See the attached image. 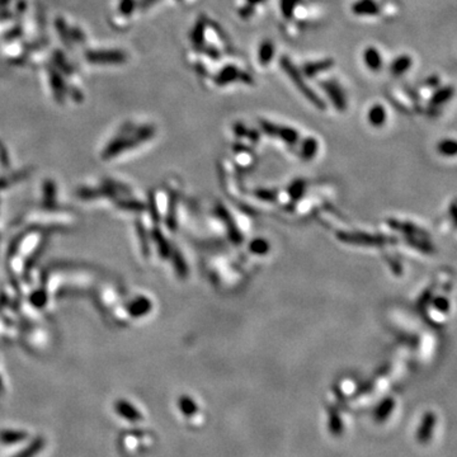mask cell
<instances>
[{
	"mask_svg": "<svg viewBox=\"0 0 457 457\" xmlns=\"http://www.w3.org/2000/svg\"><path fill=\"white\" fill-rule=\"evenodd\" d=\"M275 44L272 41L265 39L262 42V44L259 46V51H258V59L262 65H268L272 61L273 56H275Z\"/></svg>",
	"mask_w": 457,
	"mask_h": 457,
	"instance_id": "5bb4252c",
	"label": "cell"
},
{
	"mask_svg": "<svg viewBox=\"0 0 457 457\" xmlns=\"http://www.w3.org/2000/svg\"><path fill=\"white\" fill-rule=\"evenodd\" d=\"M363 61L367 68L379 71L382 66V57L376 47H367L363 52Z\"/></svg>",
	"mask_w": 457,
	"mask_h": 457,
	"instance_id": "9c48e42d",
	"label": "cell"
},
{
	"mask_svg": "<svg viewBox=\"0 0 457 457\" xmlns=\"http://www.w3.org/2000/svg\"><path fill=\"white\" fill-rule=\"evenodd\" d=\"M280 65L281 68L283 69V71L287 74V76L291 79L294 85L299 89L300 93H301L312 106H315L317 109H320V111H325V109H327V103L323 101L322 97L317 96V94L307 85L304 76H302V73L294 65V64H292V61L290 60V57L287 56L281 57Z\"/></svg>",
	"mask_w": 457,
	"mask_h": 457,
	"instance_id": "6da1fadb",
	"label": "cell"
},
{
	"mask_svg": "<svg viewBox=\"0 0 457 457\" xmlns=\"http://www.w3.org/2000/svg\"><path fill=\"white\" fill-rule=\"evenodd\" d=\"M300 3H301V0H281L280 7L282 16L285 18H291L295 13V9Z\"/></svg>",
	"mask_w": 457,
	"mask_h": 457,
	"instance_id": "ac0fdd59",
	"label": "cell"
},
{
	"mask_svg": "<svg viewBox=\"0 0 457 457\" xmlns=\"http://www.w3.org/2000/svg\"><path fill=\"white\" fill-rule=\"evenodd\" d=\"M238 79H240L243 83L248 84L253 83V79L249 74L243 73V71H240L239 69L234 65H226L225 68L221 69L217 73V75L215 76V83L217 84L218 86H223L233 83V81L238 80Z\"/></svg>",
	"mask_w": 457,
	"mask_h": 457,
	"instance_id": "277c9868",
	"label": "cell"
},
{
	"mask_svg": "<svg viewBox=\"0 0 457 457\" xmlns=\"http://www.w3.org/2000/svg\"><path fill=\"white\" fill-rule=\"evenodd\" d=\"M412 64H413V60H412V57L409 55H401V56L396 57L392 61L390 70H391L392 75L400 76L405 74L412 68Z\"/></svg>",
	"mask_w": 457,
	"mask_h": 457,
	"instance_id": "30bf717a",
	"label": "cell"
},
{
	"mask_svg": "<svg viewBox=\"0 0 457 457\" xmlns=\"http://www.w3.org/2000/svg\"><path fill=\"white\" fill-rule=\"evenodd\" d=\"M50 80H51V86L54 89L55 98L57 101H64V96H65V84H64L63 78L56 70L50 71ZM61 103V102H60Z\"/></svg>",
	"mask_w": 457,
	"mask_h": 457,
	"instance_id": "4fadbf2b",
	"label": "cell"
},
{
	"mask_svg": "<svg viewBox=\"0 0 457 457\" xmlns=\"http://www.w3.org/2000/svg\"><path fill=\"white\" fill-rule=\"evenodd\" d=\"M260 127H262L263 132L267 133L268 136L280 138L281 140L290 144V145H295L297 143V140H299V132L295 128L286 127V126H278L275 125V123L268 122V121H260Z\"/></svg>",
	"mask_w": 457,
	"mask_h": 457,
	"instance_id": "3957f363",
	"label": "cell"
},
{
	"mask_svg": "<svg viewBox=\"0 0 457 457\" xmlns=\"http://www.w3.org/2000/svg\"><path fill=\"white\" fill-rule=\"evenodd\" d=\"M180 408H182V410L183 412H186V413H191V412L192 410H195V408H192V405H195V404H192V401H191V400H188V399H183L182 401H180Z\"/></svg>",
	"mask_w": 457,
	"mask_h": 457,
	"instance_id": "83f0119b",
	"label": "cell"
},
{
	"mask_svg": "<svg viewBox=\"0 0 457 457\" xmlns=\"http://www.w3.org/2000/svg\"><path fill=\"white\" fill-rule=\"evenodd\" d=\"M453 94H454V89H453V86H451V85L442 86V88L437 89L431 98V106L432 107L442 106V104H444L446 102H448L449 99L453 97Z\"/></svg>",
	"mask_w": 457,
	"mask_h": 457,
	"instance_id": "7c38bea8",
	"label": "cell"
},
{
	"mask_svg": "<svg viewBox=\"0 0 457 457\" xmlns=\"http://www.w3.org/2000/svg\"><path fill=\"white\" fill-rule=\"evenodd\" d=\"M44 441L42 438H37L32 442L29 446H27L23 451H21L19 453H17L14 457H33L43 448Z\"/></svg>",
	"mask_w": 457,
	"mask_h": 457,
	"instance_id": "2e32d148",
	"label": "cell"
},
{
	"mask_svg": "<svg viewBox=\"0 0 457 457\" xmlns=\"http://www.w3.org/2000/svg\"><path fill=\"white\" fill-rule=\"evenodd\" d=\"M434 423V418L432 414L429 416H426V419H424L423 424H422V428L419 431V439L423 442L428 441L429 436H431V431H432V427H433Z\"/></svg>",
	"mask_w": 457,
	"mask_h": 457,
	"instance_id": "ffe728a7",
	"label": "cell"
},
{
	"mask_svg": "<svg viewBox=\"0 0 457 457\" xmlns=\"http://www.w3.org/2000/svg\"><path fill=\"white\" fill-rule=\"evenodd\" d=\"M55 61H56V64L60 65L61 70H64L65 73H69V74L73 73V68H71V71H70V65L66 63L65 57H64L63 54H55Z\"/></svg>",
	"mask_w": 457,
	"mask_h": 457,
	"instance_id": "484cf974",
	"label": "cell"
},
{
	"mask_svg": "<svg viewBox=\"0 0 457 457\" xmlns=\"http://www.w3.org/2000/svg\"><path fill=\"white\" fill-rule=\"evenodd\" d=\"M26 438V433L17 431H4L0 433V441L3 443H16V442L23 441Z\"/></svg>",
	"mask_w": 457,
	"mask_h": 457,
	"instance_id": "d6986e66",
	"label": "cell"
},
{
	"mask_svg": "<svg viewBox=\"0 0 457 457\" xmlns=\"http://www.w3.org/2000/svg\"><path fill=\"white\" fill-rule=\"evenodd\" d=\"M323 90L327 93V96L329 97V99L332 101L333 106L338 109V111L343 112L347 109V98L343 93L342 88L339 86V84L334 80H324L320 83Z\"/></svg>",
	"mask_w": 457,
	"mask_h": 457,
	"instance_id": "5b68a950",
	"label": "cell"
},
{
	"mask_svg": "<svg viewBox=\"0 0 457 457\" xmlns=\"http://www.w3.org/2000/svg\"><path fill=\"white\" fill-rule=\"evenodd\" d=\"M88 63L96 65H118L127 60V55L120 50H104V51H88L85 54Z\"/></svg>",
	"mask_w": 457,
	"mask_h": 457,
	"instance_id": "7a4b0ae2",
	"label": "cell"
},
{
	"mask_svg": "<svg viewBox=\"0 0 457 457\" xmlns=\"http://www.w3.org/2000/svg\"><path fill=\"white\" fill-rule=\"evenodd\" d=\"M56 28H57V32H59V34H60L61 36V38L64 39V42H65L66 44H69V42H70V31H69V28H68V26H66V23H65V21H64L63 18H59L56 21Z\"/></svg>",
	"mask_w": 457,
	"mask_h": 457,
	"instance_id": "7402d4cb",
	"label": "cell"
},
{
	"mask_svg": "<svg viewBox=\"0 0 457 457\" xmlns=\"http://www.w3.org/2000/svg\"><path fill=\"white\" fill-rule=\"evenodd\" d=\"M333 66H334V60L333 59L311 61V63H306L302 66V73H304V75L306 78H314V76L319 75V74L324 73V71H328Z\"/></svg>",
	"mask_w": 457,
	"mask_h": 457,
	"instance_id": "8992f818",
	"label": "cell"
},
{
	"mask_svg": "<svg viewBox=\"0 0 457 457\" xmlns=\"http://www.w3.org/2000/svg\"><path fill=\"white\" fill-rule=\"evenodd\" d=\"M207 28V19L205 17H201L197 22H196L195 27H193L192 32H191V41H192L193 46L200 51L202 49V46L205 44V32Z\"/></svg>",
	"mask_w": 457,
	"mask_h": 457,
	"instance_id": "ba28073f",
	"label": "cell"
},
{
	"mask_svg": "<svg viewBox=\"0 0 457 457\" xmlns=\"http://www.w3.org/2000/svg\"><path fill=\"white\" fill-rule=\"evenodd\" d=\"M426 84L428 86H431V88H437V86L439 85V78H438V76H436V75L431 76V78L427 79Z\"/></svg>",
	"mask_w": 457,
	"mask_h": 457,
	"instance_id": "f1b7e54d",
	"label": "cell"
},
{
	"mask_svg": "<svg viewBox=\"0 0 457 457\" xmlns=\"http://www.w3.org/2000/svg\"><path fill=\"white\" fill-rule=\"evenodd\" d=\"M369 121L374 127H381L386 121V109L382 104H375L369 111Z\"/></svg>",
	"mask_w": 457,
	"mask_h": 457,
	"instance_id": "8fae6325",
	"label": "cell"
},
{
	"mask_svg": "<svg viewBox=\"0 0 457 457\" xmlns=\"http://www.w3.org/2000/svg\"><path fill=\"white\" fill-rule=\"evenodd\" d=\"M438 151L444 156H453L457 151V145L454 140H442L438 144Z\"/></svg>",
	"mask_w": 457,
	"mask_h": 457,
	"instance_id": "44dd1931",
	"label": "cell"
},
{
	"mask_svg": "<svg viewBox=\"0 0 457 457\" xmlns=\"http://www.w3.org/2000/svg\"><path fill=\"white\" fill-rule=\"evenodd\" d=\"M135 9V0H121L120 12L125 16H130Z\"/></svg>",
	"mask_w": 457,
	"mask_h": 457,
	"instance_id": "cb8c5ba5",
	"label": "cell"
},
{
	"mask_svg": "<svg viewBox=\"0 0 457 457\" xmlns=\"http://www.w3.org/2000/svg\"><path fill=\"white\" fill-rule=\"evenodd\" d=\"M356 16H376L380 13V6L375 0H358L352 6Z\"/></svg>",
	"mask_w": 457,
	"mask_h": 457,
	"instance_id": "52a82bcc",
	"label": "cell"
},
{
	"mask_svg": "<svg viewBox=\"0 0 457 457\" xmlns=\"http://www.w3.org/2000/svg\"><path fill=\"white\" fill-rule=\"evenodd\" d=\"M117 412L121 416L125 417L126 419H128V421L136 422L140 419V414L138 413V410H135L132 406L128 405L125 401H120V403L117 404Z\"/></svg>",
	"mask_w": 457,
	"mask_h": 457,
	"instance_id": "e0dca14e",
	"label": "cell"
},
{
	"mask_svg": "<svg viewBox=\"0 0 457 457\" xmlns=\"http://www.w3.org/2000/svg\"><path fill=\"white\" fill-rule=\"evenodd\" d=\"M159 0H141L140 2V8L141 9H148L151 6H154L155 3H158Z\"/></svg>",
	"mask_w": 457,
	"mask_h": 457,
	"instance_id": "f546056e",
	"label": "cell"
},
{
	"mask_svg": "<svg viewBox=\"0 0 457 457\" xmlns=\"http://www.w3.org/2000/svg\"><path fill=\"white\" fill-rule=\"evenodd\" d=\"M233 130H234L235 135L239 136V138H243V136H247L248 135V128L245 127V126L243 125V123H240V122L234 123V126H233Z\"/></svg>",
	"mask_w": 457,
	"mask_h": 457,
	"instance_id": "4316f807",
	"label": "cell"
},
{
	"mask_svg": "<svg viewBox=\"0 0 457 457\" xmlns=\"http://www.w3.org/2000/svg\"><path fill=\"white\" fill-rule=\"evenodd\" d=\"M255 13V6H252V4H245V6L240 7L239 11H238V14L242 19H249L254 16Z\"/></svg>",
	"mask_w": 457,
	"mask_h": 457,
	"instance_id": "603a6c76",
	"label": "cell"
},
{
	"mask_svg": "<svg viewBox=\"0 0 457 457\" xmlns=\"http://www.w3.org/2000/svg\"><path fill=\"white\" fill-rule=\"evenodd\" d=\"M317 151V141L314 138H307L301 144V158L310 160L315 156Z\"/></svg>",
	"mask_w": 457,
	"mask_h": 457,
	"instance_id": "9a60e30c",
	"label": "cell"
},
{
	"mask_svg": "<svg viewBox=\"0 0 457 457\" xmlns=\"http://www.w3.org/2000/svg\"><path fill=\"white\" fill-rule=\"evenodd\" d=\"M200 51L203 52L205 55H207L210 59H213V60H217V59H220V51H218L216 47L210 46V44H203L202 49H201Z\"/></svg>",
	"mask_w": 457,
	"mask_h": 457,
	"instance_id": "d4e9b609",
	"label": "cell"
},
{
	"mask_svg": "<svg viewBox=\"0 0 457 457\" xmlns=\"http://www.w3.org/2000/svg\"><path fill=\"white\" fill-rule=\"evenodd\" d=\"M263 2H265V0H247V3L252 4V6H258V4H262Z\"/></svg>",
	"mask_w": 457,
	"mask_h": 457,
	"instance_id": "4dcf8cb0",
	"label": "cell"
}]
</instances>
